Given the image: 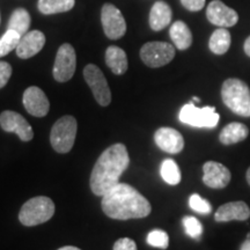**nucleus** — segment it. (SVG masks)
Listing matches in <instances>:
<instances>
[{"instance_id": "obj_1", "label": "nucleus", "mask_w": 250, "mask_h": 250, "mask_svg": "<svg viewBox=\"0 0 250 250\" xmlns=\"http://www.w3.org/2000/svg\"><path fill=\"white\" fill-rule=\"evenodd\" d=\"M101 205L104 214L116 220L142 219L152 211L147 199L126 183H118L103 195Z\"/></svg>"}, {"instance_id": "obj_2", "label": "nucleus", "mask_w": 250, "mask_h": 250, "mask_svg": "<svg viewBox=\"0 0 250 250\" xmlns=\"http://www.w3.org/2000/svg\"><path fill=\"white\" fill-rule=\"evenodd\" d=\"M130 158L124 144H115L100 155L90 174V190L102 197L120 183L121 175L129 167Z\"/></svg>"}, {"instance_id": "obj_3", "label": "nucleus", "mask_w": 250, "mask_h": 250, "mask_svg": "<svg viewBox=\"0 0 250 250\" xmlns=\"http://www.w3.org/2000/svg\"><path fill=\"white\" fill-rule=\"evenodd\" d=\"M221 98L227 108L242 117H250V89L242 80L227 79L221 87Z\"/></svg>"}, {"instance_id": "obj_4", "label": "nucleus", "mask_w": 250, "mask_h": 250, "mask_svg": "<svg viewBox=\"0 0 250 250\" xmlns=\"http://www.w3.org/2000/svg\"><path fill=\"white\" fill-rule=\"evenodd\" d=\"M55 214V204L49 197H34L24 203L19 213L20 223L27 227L46 223Z\"/></svg>"}, {"instance_id": "obj_5", "label": "nucleus", "mask_w": 250, "mask_h": 250, "mask_svg": "<svg viewBox=\"0 0 250 250\" xmlns=\"http://www.w3.org/2000/svg\"><path fill=\"white\" fill-rule=\"evenodd\" d=\"M78 130L73 116H62L56 122L50 132V143L56 152L67 153L73 147Z\"/></svg>"}, {"instance_id": "obj_6", "label": "nucleus", "mask_w": 250, "mask_h": 250, "mask_svg": "<svg viewBox=\"0 0 250 250\" xmlns=\"http://www.w3.org/2000/svg\"><path fill=\"white\" fill-rule=\"evenodd\" d=\"M180 121L184 124L195 127H215L220 116L214 107L197 108L195 103L190 102L184 104L179 115Z\"/></svg>"}, {"instance_id": "obj_7", "label": "nucleus", "mask_w": 250, "mask_h": 250, "mask_svg": "<svg viewBox=\"0 0 250 250\" xmlns=\"http://www.w3.org/2000/svg\"><path fill=\"white\" fill-rule=\"evenodd\" d=\"M175 57V48L166 42H148L140 49V58L148 67H161Z\"/></svg>"}, {"instance_id": "obj_8", "label": "nucleus", "mask_w": 250, "mask_h": 250, "mask_svg": "<svg viewBox=\"0 0 250 250\" xmlns=\"http://www.w3.org/2000/svg\"><path fill=\"white\" fill-rule=\"evenodd\" d=\"M83 78L87 85L92 89L96 102L102 107H107L111 102V93L109 88L107 79L102 71L94 64H88L83 68Z\"/></svg>"}, {"instance_id": "obj_9", "label": "nucleus", "mask_w": 250, "mask_h": 250, "mask_svg": "<svg viewBox=\"0 0 250 250\" xmlns=\"http://www.w3.org/2000/svg\"><path fill=\"white\" fill-rule=\"evenodd\" d=\"M77 67V55L74 48L68 43L58 49L54 65V78L58 83H66L74 76Z\"/></svg>"}, {"instance_id": "obj_10", "label": "nucleus", "mask_w": 250, "mask_h": 250, "mask_svg": "<svg viewBox=\"0 0 250 250\" xmlns=\"http://www.w3.org/2000/svg\"><path fill=\"white\" fill-rule=\"evenodd\" d=\"M101 22L105 36L110 40H120L126 33V22L123 14L112 4L103 5Z\"/></svg>"}, {"instance_id": "obj_11", "label": "nucleus", "mask_w": 250, "mask_h": 250, "mask_svg": "<svg viewBox=\"0 0 250 250\" xmlns=\"http://www.w3.org/2000/svg\"><path fill=\"white\" fill-rule=\"evenodd\" d=\"M0 126L5 132L18 134L22 142H30L34 138V131L26 118L19 112L5 110L0 115Z\"/></svg>"}, {"instance_id": "obj_12", "label": "nucleus", "mask_w": 250, "mask_h": 250, "mask_svg": "<svg viewBox=\"0 0 250 250\" xmlns=\"http://www.w3.org/2000/svg\"><path fill=\"white\" fill-rule=\"evenodd\" d=\"M206 18L212 24L220 28L235 26L239 21V15L233 8L228 7L221 0H213L206 9Z\"/></svg>"}, {"instance_id": "obj_13", "label": "nucleus", "mask_w": 250, "mask_h": 250, "mask_svg": "<svg viewBox=\"0 0 250 250\" xmlns=\"http://www.w3.org/2000/svg\"><path fill=\"white\" fill-rule=\"evenodd\" d=\"M203 182L212 189H224L230 182L232 175L226 166L215 161H208L203 166Z\"/></svg>"}, {"instance_id": "obj_14", "label": "nucleus", "mask_w": 250, "mask_h": 250, "mask_svg": "<svg viewBox=\"0 0 250 250\" xmlns=\"http://www.w3.org/2000/svg\"><path fill=\"white\" fill-rule=\"evenodd\" d=\"M23 105L30 115L35 117H44L49 112L50 103L45 93L36 86H31L23 93Z\"/></svg>"}, {"instance_id": "obj_15", "label": "nucleus", "mask_w": 250, "mask_h": 250, "mask_svg": "<svg viewBox=\"0 0 250 250\" xmlns=\"http://www.w3.org/2000/svg\"><path fill=\"white\" fill-rule=\"evenodd\" d=\"M154 142L159 148L170 154H177L184 148L182 134L171 127H160L156 130Z\"/></svg>"}, {"instance_id": "obj_16", "label": "nucleus", "mask_w": 250, "mask_h": 250, "mask_svg": "<svg viewBox=\"0 0 250 250\" xmlns=\"http://www.w3.org/2000/svg\"><path fill=\"white\" fill-rule=\"evenodd\" d=\"M45 44V36L42 31L31 30L21 37L17 50V55L21 59L31 58L39 54Z\"/></svg>"}, {"instance_id": "obj_17", "label": "nucleus", "mask_w": 250, "mask_h": 250, "mask_svg": "<svg viewBox=\"0 0 250 250\" xmlns=\"http://www.w3.org/2000/svg\"><path fill=\"white\" fill-rule=\"evenodd\" d=\"M250 217V208L245 202H230L221 205L214 214L215 221L225 223L230 220H247Z\"/></svg>"}, {"instance_id": "obj_18", "label": "nucleus", "mask_w": 250, "mask_h": 250, "mask_svg": "<svg viewBox=\"0 0 250 250\" xmlns=\"http://www.w3.org/2000/svg\"><path fill=\"white\" fill-rule=\"evenodd\" d=\"M171 17L173 13L170 6L165 1H156L149 12V27L154 31L165 29L166 27L169 26Z\"/></svg>"}, {"instance_id": "obj_19", "label": "nucleus", "mask_w": 250, "mask_h": 250, "mask_svg": "<svg viewBox=\"0 0 250 250\" xmlns=\"http://www.w3.org/2000/svg\"><path fill=\"white\" fill-rule=\"evenodd\" d=\"M105 62L111 72L116 76H122L127 71V56L123 49L111 45L105 51Z\"/></svg>"}, {"instance_id": "obj_20", "label": "nucleus", "mask_w": 250, "mask_h": 250, "mask_svg": "<svg viewBox=\"0 0 250 250\" xmlns=\"http://www.w3.org/2000/svg\"><path fill=\"white\" fill-rule=\"evenodd\" d=\"M170 39L179 50H187L192 44V34L183 21H176L169 30Z\"/></svg>"}, {"instance_id": "obj_21", "label": "nucleus", "mask_w": 250, "mask_h": 250, "mask_svg": "<svg viewBox=\"0 0 250 250\" xmlns=\"http://www.w3.org/2000/svg\"><path fill=\"white\" fill-rule=\"evenodd\" d=\"M248 134L249 130L245 124L234 122V123L226 125L221 130L219 139H220L221 144H224V145H232V144H236L245 140L248 137Z\"/></svg>"}, {"instance_id": "obj_22", "label": "nucleus", "mask_w": 250, "mask_h": 250, "mask_svg": "<svg viewBox=\"0 0 250 250\" xmlns=\"http://www.w3.org/2000/svg\"><path fill=\"white\" fill-rule=\"evenodd\" d=\"M232 43V36L226 28H218L210 37L208 46L214 55L226 54Z\"/></svg>"}, {"instance_id": "obj_23", "label": "nucleus", "mask_w": 250, "mask_h": 250, "mask_svg": "<svg viewBox=\"0 0 250 250\" xmlns=\"http://www.w3.org/2000/svg\"><path fill=\"white\" fill-rule=\"evenodd\" d=\"M76 0H39V7L41 13L50 15L68 12L74 7Z\"/></svg>"}, {"instance_id": "obj_24", "label": "nucleus", "mask_w": 250, "mask_h": 250, "mask_svg": "<svg viewBox=\"0 0 250 250\" xmlns=\"http://www.w3.org/2000/svg\"><path fill=\"white\" fill-rule=\"evenodd\" d=\"M30 15L24 8H18L12 13L8 21V29L17 31L22 37L30 27Z\"/></svg>"}, {"instance_id": "obj_25", "label": "nucleus", "mask_w": 250, "mask_h": 250, "mask_svg": "<svg viewBox=\"0 0 250 250\" xmlns=\"http://www.w3.org/2000/svg\"><path fill=\"white\" fill-rule=\"evenodd\" d=\"M161 177L169 186H176L181 182V171L176 162L171 159H166L161 164Z\"/></svg>"}, {"instance_id": "obj_26", "label": "nucleus", "mask_w": 250, "mask_h": 250, "mask_svg": "<svg viewBox=\"0 0 250 250\" xmlns=\"http://www.w3.org/2000/svg\"><path fill=\"white\" fill-rule=\"evenodd\" d=\"M20 40L21 36L19 35L17 31L7 29V31L0 39V57H4L11 51H13L14 49H17Z\"/></svg>"}, {"instance_id": "obj_27", "label": "nucleus", "mask_w": 250, "mask_h": 250, "mask_svg": "<svg viewBox=\"0 0 250 250\" xmlns=\"http://www.w3.org/2000/svg\"><path fill=\"white\" fill-rule=\"evenodd\" d=\"M182 221L188 235L196 240L201 239L203 234V225L198 219L196 217H191V215H187V217L183 218Z\"/></svg>"}, {"instance_id": "obj_28", "label": "nucleus", "mask_w": 250, "mask_h": 250, "mask_svg": "<svg viewBox=\"0 0 250 250\" xmlns=\"http://www.w3.org/2000/svg\"><path fill=\"white\" fill-rule=\"evenodd\" d=\"M146 241L149 246L155 247V248L167 249L169 245V236L162 229H154L148 233Z\"/></svg>"}, {"instance_id": "obj_29", "label": "nucleus", "mask_w": 250, "mask_h": 250, "mask_svg": "<svg viewBox=\"0 0 250 250\" xmlns=\"http://www.w3.org/2000/svg\"><path fill=\"white\" fill-rule=\"evenodd\" d=\"M189 205L191 208V210L197 212V213L208 214L212 211V206L210 203L199 196L198 193H193V195L190 196Z\"/></svg>"}, {"instance_id": "obj_30", "label": "nucleus", "mask_w": 250, "mask_h": 250, "mask_svg": "<svg viewBox=\"0 0 250 250\" xmlns=\"http://www.w3.org/2000/svg\"><path fill=\"white\" fill-rule=\"evenodd\" d=\"M12 76V66L6 62H0V88L7 85Z\"/></svg>"}, {"instance_id": "obj_31", "label": "nucleus", "mask_w": 250, "mask_h": 250, "mask_svg": "<svg viewBox=\"0 0 250 250\" xmlns=\"http://www.w3.org/2000/svg\"><path fill=\"white\" fill-rule=\"evenodd\" d=\"M112 250H137V246L136 242L129 237H122L115 242Z\"/></svg>"}, {"instance_id": "obj_32", "label": "nucleus", "mask_w": 250, "mask_h": 250, "mask_svg": "<svg viewBox=\"0 0 250 250\" xmlns=\"http://www.w3.org/2000/svg\"><path fill=\"white\" fill-rule=\"evenodd\" d=\"M181 4L186 7L188 11L198 12L205 6V0H181Z\"/></svg>"}, {"instance_id": "obj_33", "label": "nucleus", "mask_w": 250, "mask_h": 250, "mask_svg": "<svg viewBox=\"0 0 250 250\" xmlns=\"http://www.w3.org/2000/svg\"><path fill=\"white\" fill-rule=\"evenodd\" d=\"M245 52L247 56H249L250 57V36L246 40V42H245Z\"/></svg>"}, {"instance_id": "obj_34", "label": "nucleus", "mask_w": 250, "mask_h": 250, "mask_svg": "<svg viewBox=\"0 0 250 250\" xmlns=\"http://www.w3.org/2000/svg\"><path fill=\"white\" fill-rule=\"evenodd\" d=\"M240 250H250V239H247L246 241L242 243L241 249Z\"/></svg>"}, {"instance_id": "obj_35", "label": "nucleus", "mask_w": 250, "mask_h": 250, "mask_svg": "<svg viewBox=\"0 0 250 250\" xmlns=\"http://www.w3.org/2000/svg\"><path fill=\"white\" fill-rule=\"evenodd\" d=\"M58 250H81V249L73 246H66V247H62V248H59Z\"/></svg>"}, {"instance_id": "obj_36", "label": "nucleus", "mask_w": 250, "mask_h": 250, "mask_svg": "<svg viewBox=\"0 0 250 250\" xmlns=\"http://www.w3.org/2000/svg\"><path fill=\"white\" fill-rule=\"evenodd\" d=\"M247 182H248V184L250 186V167L249 169L247 170Z\"/></svg>"}, {"instance_id": "obj_37", "label": "nucleus", "mask_w": 250, "mask_h": 250, "mask_svg": "<svg viewBox=\"0 0 250 250\" xmlns=\"http://www.w3.org/2000/svg\"><path fill=\"white\" fill-rule=\"evenodd\" d=\"M192 101H193V102H199V101H201V100H199L198 98H196V96H195V98L192 99Z\"/></svg>"}, {"instance_id": "obj_38", "label": "nucleus", "mask_w": 250, "mask_h": 250, "mask_svg": "<svg viewBox=\"0 0 250 250\" xmlns=\"http://www.w3.org/2000/svg\"><path fill=\"white\" fill-rule=\"evenodd\" d=\"M247 239H250V233H248V235H247Z\"/></svg>"}]
</instances>
